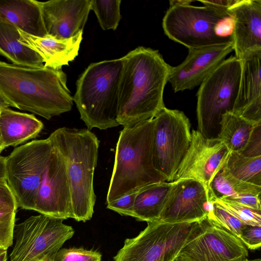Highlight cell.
Masks as SVG:
<instances>
[{"label":"cell","mask_w":261,"mask_h":261,"mask_svg":"<svg viewBox=\"0 0 261 261\" xmlns=\"http://www.w3.org/2000/svg\"><path fill=\"white\" fill-rule=\"evenodd\" d=\"M64 220L40 214L15 225V243L10 261H41L54 258L63 244L74 233Z\"/></svg>","instance_id":"9c48e42d"},{"label":"cell","mask_w":261,"mask_h":261,"mask_svg":"<svg viewBox=\"0 0 261 261\" xmlns=\"http://www.w3.org/2000/svg\"><path fill=\"white\" fill-rule=\"evenodd\" d=\"M101 254L97 251L83 248L60 249L56 253L54 261H100Z\"/></svg>","instance_id":"1f68e13d"},{"label":"cell","mask_w":261,"mask_h":261,"mask_svg":"<svg viewBox=\"0 0 261 261\" xmlns=\"http://www.w3.org/2000/svg\"><path fill=\"white\" fill-rule=\"evenodd\" d=\"M43 128L42 121L33 114L9 108L0 112V133L5 149L21 145L36 138Z\"/></svg>","instance_id":"7402d4cb"},{"label":"cell","mask_w":261,"mask_h":261,"mask_svg":"<svg viewBox=\"0 0 261 261\" xmlns=\"http://www.w3.org/2000/svg\"><path fill=\"white\" fill-rule=\"evenodd\" d=\"M232 51L233 43L189 49L184 61L171 66L168 82L174 92L192 90L200 85Z\"/></svg>","instance_id":"2e32d148"},{"label":"cell","mask_w":261,"mask_h":261,"mask_svg":"<svg viewBox=\"0 0 261 261\" xmlns=\"http://www.w3.org/2000/svg\"><path fill=\"white\" fill-rule=\"evenodd\" d=\"M16 211L0 210V250L13 244Z\"/></svg>","instance_id":"4dcf8cb0"},{"label":"cell","mask_w":261,"mask_h":261,"mask_svg":"<svg viewBox=\"0 0 261 261\" xmlns=\"http://www.w3.org/2000/svg\"><path fill=\"white\" fill-rule=\"evenodd\" d=\"M11 107L9 102L0 92V112L4 109Z\"/></svg>","instance_id":"60d3db41"},{"label":"cell","mask_w":261,"mask_h":261,"mask_svg":"<svg viewBox=\"0 0 261 261\" xmlns=\"http://www.w3.org/2000/svg\"><path fill=\"white\" fill-rule=\"evenodd\" d=\"M256 125L227 112L222 116L218 138L230 151L241 153L246 147Z\"/></svg>","instance_id":"d4e9b609"},{"label":"cell","mask_w":261,"mask_h":261,"mask_svg":"<svg viewBox=\"0 0 261 261\" xmlns=\"http://www.w3.org/2000/svg\"><path fill=\"white\" fill-rule=\"evenodd\" d=\"M18 207L14 195L5 179H0V210L14 211Z\"/></svg>","instance_id":"d590c367"},{"label":"cell","mask_w":261,"mask_h":261,"mask_svg":"<svg viewBox=\"0 0 261 261\" xmlns=\"http://www.w3.org/2000/svg\"><path fill=\"white\" fill-rule=\"evenodd\" d=\"M48 138L65 162L73 219L77 221L89 220L96 201L93 178L99 141L89 129L65 127L57 129Z\"/></svg>","instance_id":"277c9868"},{"label":"cell","mask_w":261,"mask_h":261,"mask_svg":"<svg viewBox=\"0 0 261 261\" xmlns=\"http://www.w3.org/2000/svg\"><path fill=\"white\" fill-rule=\"evenodd\" d=\"M178 256L182 261H247V248L207 216L197 222Z\"/></svg>","instance_id":"7c38bea8"},{"label":"cell","mask_w":261,"mask_h":261,"mask_svg":"<svg viewBox=\"0 0 261 261\" xmlns=\"http://www.w3.org/2000/svg\"><path fill=\"white\" fill-rule=\"evenodd\" d=\"M137 191L124 195L107 203V208L121 215L130 216Z\"/></svg>","instance_id":"836d02e7"},{"label":"cell","mask_w":261,"mask_h":261,"mask_svg":"<svg viewBox=\"0 0 261 261\" xmlns=\"http://www.w3.org/2000/svg\"><path fill=\"white\" fill-rule=\"evenodd\" d=\"M159 221L169 223L198 222L213 207L209 190L192 179L173 181Z\"/></svg>","instance_id":"9a60e30c"},{"label":"cell","mask_w":261,"mask_h":261,"mask_svg":"<svg viewBox=\"0 0 261 261\" xmlns=\"http://www.w3.org/2000/svg\"><path fill=\"white\" fill-rule=\"evenodd\" d=\"M121 0H91V10L95 14L101 29L115 30L121 18Z\"/></svg>","instance_id":"83f0119b"},{"label":"cell","mask_w":261,"mask_h":261,"mask_svg":"<svg viewBox=\"0 0 261 261\" xmlns=\"http://www.w3.org/2000/svg\"><path fill=\"white\" fill-rule=\"evenodd\" d=\"M172 261H182V260L178 256H177Z\"/></svg>","instance_id":"f6af8a7d"},{"label":"cell","mask_w":261,"mask_h":261,"mask_svg":"<svg viewBox=\"0 0 261 261\" xmlns=\"http://www.w3.org/2000/svg\"><path fill=\"white\" fill-rule=\"evenodd\" d=\"M241 75V61L231 56L200 85L197 93V130L205 138H218L222 115L232 112Z\"/></svg>","instance_id":"8992f818"},{"label":"cell","mask_w":261,"mask_h":261,"mask_svg":"<svg viewBox=\"0 0 261 261\" xmlns=\"http://www.w3.org/2000/svg\"><path fill=\"white\" fill-rule=\"evenodd\" d=\"M91 0L39 2L47 35L58 39L71 38L83 31Z\"/></svg>","instance_id":"e0dca14e"},{"label":"cell","mask_w":261,"mask_h":261,"mask_svg":"<svg viewBox=\"0 0 261 261\" xmlns=\"http://www.w3.org/2000/svg\"><path fill=\"white\" fill-rule=\"evenodd\" d=\"M5 161L6 157L0 155V179H5Z\"/></svg>","instance_id":"ab89813d"},{"label":"cell","mask_w":261,"mask_h":261,"mask_svg":"<svg viewBox=\"0 0 261 261\" xmlns=\"http://www.w3.org/2000/svg\"><path fill=\"white\" fill-rule=\"evenodd\" d=\"M222 198H225L253 210L261 211L260 195H246Z\"/></svg>","instance_id":"74e56055"},{"label":"cell","mask_w":261,"mask_h":261,"mask_svg":"<svg viewBox=\"0 0 261 261\" xmlns=\"http://www.w3.org/2000/svg\"><path fill=\"white\" fill-rule=\"evenodd\" d=\"M230 152L218 138L207 139L197 130H193L189 147L179 166L175 180H196L209 190L211 182L224 166Z\"/></svg>","instance_id":"5bb4252c"},{"label":"cell","mask_w":261,"mask_h":261,"mask_svg":"<svg viewBox=\"0 0 261 261\" xmlns=\"http://www.w3.org/2000/svg\"><path fill=\"white\" fill-rule=\"evenodd\" d=\"M212 202L244 225L261 226V211L250 208L225 198L213 199Z\"/></svg>","instance_id":"f1b7e54d"},{"label":"cell","mask_w":261,"mask_h":261,"mask_svg":"<svg viewBox=\"0 0 261 261\" xmlns=\"http://www.w3.org/2000/svg\"><path fill=\"white\" fill-rule=\"evenodd\" d=\"M239 239L246 247L250 250L259 248L261 245V226L245 225Z\"/></svg>","instance_id":"d6a6232c"},{"label":"cell","mask_w":261,"mask_h":261,"mask_svg":"<svg viewBox=\"0 0 261 261\" xmlns=\"http://www.w3.org/2000/svg\"><path fill=\"white\" fill-rule=\"evenodd\" d=\"M233 29V19L229 15L223 18L219 21L216 27L215 31L217 35L218 36L223 38H232Z\"/></svg>","instance_id":"f35d334b"},{"label":"cell","mask_w":261,"mask_h":261,"mask_svg":"<svg viewBox=\"0 0 261 261\" xmlns=\"http://www.w3.org/2000/svg\"><path fill=\"white\" fill-rule=\"evenodd\" d=\"M154 119L123 126L116 144L106 203L166 178L152 161Z\"/></svg>","instance_id":"3957f363"},{"label":"cell","mask_w":261,"mask_h":261,"mask_svg":"<svg viewBox=\"0 0 261 261\" xmlns=\"http://www.w3.org/2000/svg\"><path fill=\"white\" fill-rule=\"evenodd\" d=\"M62 69L31 67L0 60V92L11 107L47 120L70 111L73 97Z\"/></svg>","instance_id":"7a4b0ae2"},{"label":"cell","mask_w":261,"mask_h":261,"mask_svg":"<svg viewBox=\"0 0 261 261\" xmlns=\"http://www.w3.org/2000/svg\"><path fill=\"white\" fill-rule=\"evenodd\" d=\"M33 211L55 218L73 219L70 187L65 162L61 154L53 146Z\"/></svg>","instance_id":"4fadbf2b"},{"label":"cell","mask_w":261,"mask_h":261,"mask_svg":"<svg viewBox=\"0 0 261 261\" xmlns=\"http://www.w3.org/2000/svg\"><path fill=\"white\" fill-rule=\"evenodd\" d=\"M224 166L236 178L261 187V156L248 157L231 151Z\"/></svg>","instance_id":"4316f807"},{"label":"cell","mask_w":261,"mask_h":261,"mask_svg":"<svg viewBox=\"0 0 261 261\" xmlns=\"http://www.w3.org/2000/svg\"><path fill=\"white\" fill-rule=\"evenodd\" d=\"M4 149H5V148L3 146V144L2 138H1V133H0V153Z\"/></svg>","instance_id":"ee69618b"},{"label":"cell","mask_w":261,"mask_h":261,"mask_svg":"<svg viewBox=\"0 0 261 261\" xmlns=\"http://www.w3.org/2000/svg\"><path fill=\"white\" fill-rule=\"evenodd\" d=\"M197 222H147L136 237L126 239L114 261H172L179 254Z\"/></svg>","instance_id":"ba28073f"},{"label":"cell","mask_w":261,"mask_h":261,"mask_svg":"<svg viewBox=\"0 0 261 261\" xmlns=\"http://www.w3.org/2000/svg\"><path fill=\"white\" fill-rule=\"evenodd\" d=\"M209 193L212 200L246 195H260L261 187L236 178L224 166L211 182Z\"/></svg>","instance_id":"484cf974"},{"label":"cell","mask_w":261,"mask_h":261,"mask_svg":"<svg viewBox=\"0 0 261 261\" xmlns=\"http://www.w3.org/2000/svg\"><path fill=\"white\" fill-rule=\"evenodd\" d=\"M238 0L199 1L207 7L223 16H229L228 12Z\"/></svg>","instance_id":"8d00e7d4"},{"label":"cell","mask_w":261,"mask_h":261,"mask_svg":"<svg viewBox=\"0 0 261 261\" xmlns=\"http://www.w3.org/2000/svg\"><path fill=\"white\" fill-rule=\"evenodd\" d=\"M18 28L4 22H0V56L12 64L31 67L44 66L42 58L35 51L19 41Z\"/></svg>","instance_id":"cb8c5ba5"},{"label":"cell","mask_w":261,"mask_h":261,"mask_svg":"<svg viewBox=\"0 0 261 261\" xmlns=\"http://www.w3.org/2000/svg\"><path fill=\"white\" fill-rule=\"evenodd\" d=\"M0 22L12 24L35 36L47 35L37 1H0Z\"/></svg>","instance_id":"44dd1931"},{"label":"cell","mask_w":261,"mask_h":261,"mask_svg":"<svg viewBox=\"0 0 261 261\" xmlns=\"http://www.w3.org/2000/svg\"><path fill=\"white\" fill-rule=\"evenodd\" d=\"M153 119V166L167 181L172 182L191 141L190 122L182 112L165 107Z\"/></svg>","instance_id":"30bf717a"},{"label":"cell","mask_w":261,"mask_h":261,"mask_svg":"<svg viewBox=\"0 0 261 261\" xmlns=\"http://www.w3.org/2000/svg\"><path fill=\"white\" fill-rule=\"evenodd\" d=\"M123 57L117 121L125 126L153 119L165 107L163 93L171 66L159 50L144 46Z\"/></svg>","instance_id":"6da1fadb"},{"label":"cell","mask_w":261,"mask_h":261,"mask_svg":"<svg viewBox=\"0 0 261 261\" xmlns=\"http://www.w3.org/2000/svg\"><path fill=\"white\" fill-rule=\"evenodd\" d=\"M241 153L248 157L261 156V124L255 126L246 147Z\"/></svg>","instance_id":"e575fe53"},{"label":"cell","mask_w":261,"mask_h":261,"mask_svg":"<svg viewBox=\"0 0 261 261\" xmlns=\"http://www.w3.org/2000/svg\"><path fill=\"white\" fill-rule=\"evenodd\" d=\"M193 1L189 0H172L169 1V6L174 5H190Z\"/></svg>","instance_id":"b9f144b4"},{"label":"cell","mask_w":261,"mask_h":261,"mask_svg":"<svg viewBox=\"0 0 261 261\" xmlns=\"http://www.w3.org/2000/svg\"><path fill=\"white\" fill-rule=\"evenodd\" d=\"M41 261H54V259H48V258H47V259H43Z\"/></svg>","instance_id":"7dc6e473"},{"label":"cell","mask_w":261,"mask_h":261,"mask_svg":"<svg viewBox=\"0 0 261 261\" xmlns=\"http://www.w3.org/2000/svg\"><path fill=\"white\" fill-rule=\"evenodd\" d=\"M7 250H0V261H7Z\"/></svg>","instance_id":"7bdbcfd3"},{"label":"cell","mask_w":261,"mask_h":261,"mask_svg":"<svg viewBox=\"0 0 261 261\" xmlns=\"http://www.w3.org/2000/svg\"><path fill=\"white\" fill-rule=\"evenodd\" d=\"M240 61V86L232 113L261 124V50L250 52Z\"/></svg>","instance_id":"ac0fdd59"},{"label":"cell","mask_w":261,"mask_h":261,"mask_svg":"<svg viewBox=\"0 0 261 261\" xmlns=\"http://www.w3.org/2000/svg\"><path fill=\"white\" fill-rule=\"evenodd\" d=\"M52 150L51 143L47 138L21 145L6 157V180L18 208L33 211Z\"/></svg>","instance_id":"52a82bcc"},{"label":"cell","mask_w":261,"mask_h":261,"mask_svg":"<svg viewBox=\"0 0 261 261\" xmlns=\"http://www.w3.org/2000/svg\"><path fill=\"white\" fill-rule=\"evenodd\" d=\"M19 41L36 52L45 63L44 66L54 69L68 65L78 55L83 31L71 38L58 39L50 35L37 37L18 29Z\"/></svg>","instance_id":"ffe728a7"},{"label":"cell","mask_w":261,"mask_h":261,"mask_svg":"<svg viewBox=\"0 0 261 261\" xmlns=\"http://www.w3.org/2000/svg\"><path fill=\"white\" fill-rule=\"evenodd\" d=\"M124 63L123 57L91 63L77 79L73 100L89 130L119 125V92Z\"/></svg>","instance_id":"5b68a950"},{"label":"cell","mask_w":261,"mask_h":261,"mask_svg":"<svg viewBox=\"0 0 261 261\" xmlns=\"http://www.w3.org/2000/svg\"><path fill=\"white\" fill-rule=\"evenodd\" d=\"M228 14L234 20L235 57L241 60L250 52L261 50V1L238 0Z\"/></svg>","instance_id":"d6986e66"},{"label":"cell","mask_w":261,"mask_h":261,"mask_svg":"<svg viewBox=\"0 0 261 261\" xmlns=\"http://www.w3.org/2000/svg\"><path fill=\"white\" fill-rule=\"evenodd\" d=\"M225 17L205 6L174 5L166 11L162 27L170 39L188 49L233 43L232 38L216 33L217 24Z\"/></svg>","instance_id":"8fae6325"},{"label":"cell","mask_w":261,"mask_h":261,"mask_svg":"<svg viewBox=\"0 0 261 261\" xmlns=\"http://www.w3.org/2000/svg\"><path fill=\"white\" fill-rule=\"evenodd\" d=\"M173 182L153 183L137 191L130 216L139 221H159Z\"/></svg>","instance_id":"603a6c76"},{"label":"cell","mask_w":261,"mask_h":261,"mask_svg":"<svg viewBox=\"0 0 261 261\" xmlns=\"http://www.w3.org/2000/svg\"><path fill=\"white\" fill-rule=\"evenodd\" d=\"M247 261H261V259L260 258H257L253 260H249L248 259Z\"/></svg>","instance_id":"bcb514c9"},{"label":"cell","mask_w":261,"mask_h":261,"mask_svg":"<svg viewBox=\"0 0 261 261\" xmlns=\"http://www.w3.org/2000/svg\"><path fill=\"white\" fill-rule=\"evenodd\" d=\"M213 204V207L207 217L218 225L239 238L245 225L223 208Z\"/></svg>","instance_id":"f546056e"}]
</instances>
